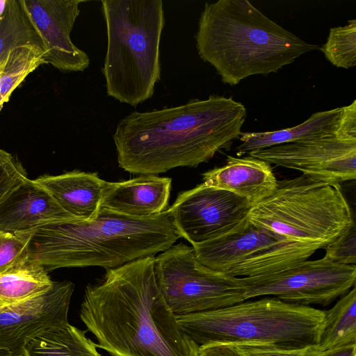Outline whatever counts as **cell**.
<instances>
[{
    "mask_svg": "<svg viewBox=\"0 0 356 356\" xmlns=\"http://www.w3.org/2000/svg\"><path fill=\"white\" fill-rule=\"evenodd\" d=\"M245 106L211 95L184 104L134 111L120 120L113 134L118 162L137 175H157L177 167H197L239 139Z\"/></svg>",
    "mask_w": 356,
    "mask_h": 356,
    "instance_id": "1",
    "label": "cell"
},
{
    "mask_svg": "<svg viewBox=\"0 0 356 356\" xmlns=\"http://www.w3.org/2000/svg\"><path fill=\"white\" fill-rule=\"evenodd\" d=\"M154 256L107 269L87 286L80 318L112 356H199L156 282Z\"/></svg>",
    "mask_w": 356,
    "mask_h": 356,
    "instance_id": "2",
    "label": "cell"
},
{
    "mask_svg": "<svg viewBox=\"0 0 356 356\" xmlns=\"http://www.w3.org/2000/svg\"><path fill=\"white\" fill-rule=\"evenodd\" d=\"M179 238L168 210L136 218L101 208L92 220H61L32 229L28 259L47 270L87 266L107 270L161 253Z\"/></svg>",
    "mask_w": 356,
    "mask_h": 356,
    "instance_id": "3",
    "label": "cell"
},
{
    "mask_svg": "<svg viewBox=\"0 0 356 356\" xmlns=\"http://www.w3.org/2000/svg\"><path fill=\"white\" fill-rule=\"evenodd\" d=\"M200 58L224 83L277 72L300 56L319 49L270 19L247 0L205 3L195 34Z\"/></svg>",
    "mask_w": 356,
    "mask_h": 356,
    "instance_id": "4",
    "label": "cell"
},
{
    "mask_svg": "<svg viewBox=\"0 0 356 356\" xmlns=\"http://www.w3.org/2000/svg\"><path fill=\"white\" fill-rule=\"evenodd\" d=\"M279 240L291 265L307 260L355 222L339 184L302 175L277 181L275 190L247 216Z\"/></svg>",
    "mask_w": 356,
    "mask_h": 356,
    "instance_id": "5",
    "label": "cell"
},
{
    "mask_svg": "<svg viewBox=\"0 0 356 356\" xmlns=\"http://www.w3.org/2000/svg\"><path fill=\"white\" fill-rule=\"evenodd\" d=\"M325 316V311L311 306L267 297L175 317L198 347L257 345L293 350L318 345Z\"/></svg>",
    "mask_w": 356,
    "mask_h": 356,
    "instance_id": "6",
    "label": "cell"
},
{
    "mask_svg": "<svg viewBox=\"0 0 356 356\" xmlns=\"http://www.w3.org/2000/svg\"><path fill=\"white\" fill-rule=\"evenodd\" d=\"M107 33L102 73L109 97L136 106L151 98L161 77V0H103Z\"/></svg>",
    "mask_w": 356,
    "mask_h": 356,
    "instance_id": "7",
    "label": "cell"
},
{
    "mask_svg": "<svg viewBox=\"0 0 356 356\" xmlns=\"http://www.w3.org/2000/svg\"><path fill=\"white\" fill-rule=\"evenodd\" d=\"M157 286L175 315H185L231 306L245 300L239 278L202 264L194 250L183 243L172 245L154 257Z\"/></svg>",
    "mask_w": 356,
    "mask_h": 356,
    "instance_id": "8",
    "label": "cell"
},
{
    "mask_svg": "<svg viewBox=\"0 0 356 356\" xmlns=\"http://www.w3.org/2000/svg\"><path fill=\"white\" fill-rule=\"evenodd\" d=\"M238 278L245 289L246 300L272 296L289 303L325 306L355 286L356 266L341 264L323 257L276 273Z\"/></svg>",
    "mask_w": 356,
    "mask_h": 356,
    "instance_id": "9",
    "label": "cell"
},
{
    "mask_svg": "<svg viewBox=\"0 0 356 356\" xmlns=\"http://www.w3.org/2000/svg\"><path fill=\"white\" fill-rule=\"evenodd\" d=\"M248 155L300 171L314 181L341 185L356 178V131L276 145Z\"/></svg>",
    "mask_w": 356,
    "mask_h": 356,
    "instance_id": "10",
    "label": "cell"
},
{
    "mask_svg": "<svg viewBox=\"0 0 356 356\" xmlns=\"http://www.w3.org/2000/svg\"><path fill=\"white\" fill-rule=\"evenodd\" d=\"M252 207L241 196L202 183L179 193L167 210L179 237L193 245L231 230Z\"/></svg>",
    "mask_w": 356,
    "mask_h": 356,
    "instance_id": "11",
    "label": "cell"
},
{
    "mask_svg": "<svg viewBox=\"0 0 356 356\" xmlns=\"http://www.w3.org/2000/svg\"><path fill=\"white\" fill-rule=\"evenodd\" d=\"M74 284L54 282L47 291L31 298L0 305V348L12 356L44 332L68 323L67 315Z\"/></svg>",
    "mask_w": 356,
    "mask_h": 356,
    "instance_id": "12",
    "label": "cell"
},
{
    "mask_svg": "<svg viewBox=\"0 0 356 356\" xmlns=\"http://www.w3.org/2000/svg\"><path fill=\"white\" fill-rule=\"evenodd\" d=\"M45 49L44 64L63 72H82L90 65L87 54L71 40L82 0H23Z\"/></svg>",
    "mask_w": 356,
    "mask_h": 356,
    "instance_id": "13",
    "label": "cell"
},
{
    "mask_svg": "<svg viewBox=\"0 0 356 356\" xmlns=\"http://www.w3.org/2000/svg\"><path fill=\"white\" fill-rule=\"evenodd\" d=\"M343 131H356V100L343 107L313 113L302 123L290 128L264 132H242L237 156L286 143L317 140Z\"/></svg>",
    "mask_w": 356,
    "mask_h": 356,
    "instance_id": "14",
    "label": "cell"
},
{
    "mask_svg": "<svg viewBox=\"0 0 356 356\" xmlns=\"http://www.w3.org/2000/svg\"><path fill=\"white\" fill-rule=\"evenodd\" d=\"M76 219L51 194L28 177L0 204V229L19 232L61 220Z\"/></svg>",
    "mask_w": 356,
    "mask_h": 356,
    "instance_id": "15",
    "label": "cell"
},
{
    "mask_svg": "<svg viewBox=\"0 0 356 356\" xmlns=\"http://www.w3.org/2000/svg\"><path fill=\"white\" fill-rule=\"evenodd\" d=\"M171 179L145 175L118 182H106L101 208L122 215L149 218L168 204Z\"/></svg>",
    "mask_w": 356,
    "mask_h": 356,
    "instance_id": "16",
    "label": "cell"
},
{
    "mask_svg": "<svg viewBox=\"0 0 356 356\" xmlns=\"http://www.w3.org/2000/svg\"><path fill=\"white\" fill-rule=\"evenodd\" d=\"M203 184L246 199L252 206L269 196L277 180L270 164L250 156H228L225 165L202 174Z\"/></svg>",
    "mask_w": 356,
    "mask_h": 356,
    "instance_id": "17",
    "label": "cell"
},
{
    "mask_svg": "<svg viewBox=\"0 0 356 356\" xmlns=\"http://www.w3.org/2000/svg\"><path fill=\"white\" fill-rule=\"evenodd\" d=\"M58 205L76 219L92 220L101 209L106 181L97 173L79 170L35 179Z\"/></svg>",
    "mask_w": 356,
    "mask_h": 356,
    "instance_id": "18",
    "label": "cell"
},
{
    "mask_svg": "<svg viewBox=\"0 0 356 356\" xmlns=\"http://www.w3.org/2000/svg\"><path fill=\"white\" fill-rule=\"evenodd\" d=\"M86 332L69 323L55 327L27 343L21 356H101Z\"/></svg>",
    "mask_w": 356,
    "mask_h": 356,
    "instance_id": "19",
    "label": "cell"
},
{
    "mask_svg": "<svg viewBox=\"0 0 356 356\" xmlns=\"http://www.w3.org/2000/svg\"><path fill=\"white\" fill-rule=\"evenodd\" d=\"M54 284L47 270L28 259L0 275V305L40 294Z\"/></svg>",
    "mask_w": 356,
    "mask_h": 356,
    "instance_id": "20",
    "label": "cell"
},
{
    "mask_svg": "<svg viewBox=\"0 0 356 356\" xmlns=\"http://www.w3.org/2000/svg\"><path fill=\"white\" fill-rule=\"evenodd\" d=\"M318 345L321 352L356 344V289H353L327 311Z\"/></svg>",
    "mask_w": 356,
    "mask_h": 356,
    "instance_id": "21",
    "label": "cell"
},
{
    "mask_svg": "<svg viewBox=\"0 0 356 356\" xmlns=\"http://www.w3.org/2000/svg\"><path fill=\"white\" fill-rule=\"evenodd\" d=\"M25 45L39 47L45 51L23 0H8L0 17V60L10 51Z\"/></svg>",
    "mask_w": 356,
    "mask_h": 356,
    "instance_id": "22",
    "label": "cell"
},
{
    "mask_svg": "<svg viewBox=\"0 0 356 356\" xmlns=\"http://www.w3.org/2000/svg\"><path fill=\"white\" fill-rule=\"evenodd\" d=\"M45 51L39 47H17L0 60V111L13 90L38 67L44 64Z\"/></svg>",
    "mask_w": 356,
    "mask_h": 356,
    "instance_id": "23",
    "label": "cell"
},
{
    "mask_svg": "<svg viewBox=\"0 0 356 356\" xmlns=\"http://www.w3.org/2000/svg\"><path fill=\"white\" fill-rule=\"evenodd\" d=\"M330 29L326 42L319 49L337 67L349 69L356 65V19Z\"/></svg>",
    "mask_w": 356,
    "mask_h": 356,
    "instance_id": "24",
    "label": "cell"
},
{
    "mask_svg": "<svg viewBox=\"0 0 356 356\" xmlns=\"http://www.w3.org/2000/svg\"><path fill=\"white\" fill-rule=\"evenodd\" d=\"M32 230L12 232L0 229V275L28 259Z\"/></svg>",
    "mask_w": 356,
    "mask_h": 356,
    "instance_id": "25",
    "label": "cell"
},
{
    "mask_svg": "<svg viewBox=\"0 0 356 356\" xmlns=\"http://www.w3.org/2000/svg\"><path fill=\"white\" fill-rule=\"evenodd\" d=\"M325 256L336 263L345 265L356 264V227L351 225L325 248Z\"/></svg>",
    "mask_w": 356,
    "mask_h": 356,
    "instance_id": "26",
    "label": "cell"
},
{
    "mask_svg": "<svg viewBox=\"0 0 356 356\" xmlns=\"http://www.w3.org/2000/svg\"><path fill=\"white\" fill-rule=\"evenodd\" d=\"M236 348L241 356H318L321 353L318 346L301 349H281L257 345H237Z\"/></svg>",
    "mask_w": 356,
    "mask_h": 356,
    "instance_id": "27",
    "label": "cell"
},
{
    "mask_svg": "<svg viewBox=\"0 0 356 356\" xmlns=\"http://www.w3.org/2000/svg\"><path fill=\"white\" fill-rule=\"evenodd\" d=\"M27 178L21 163L14 157L0 165V204L17 186Z\"/></svg>",
    "mask_w": 356,
    "mask_h": 356,
    "instance_id": "28",
    "label": "cell"
},
{
    "mask_svg": "<svg viewBox=\"0 0 356 356\" xmlns=\"http://www.w3.org/2000/svg\"><path fill=\"white\" fill-rule=\"evenodd\" d=\"M199 356H241L236 348L230 345L213 344L199 347Z\"/></svg>",
    "mask_w": 356,
    "mask_h": 356,
    "instance_id": "29",
    "label": "cell"
},
{
    "mask_svg": "<svg viewBox=\"0 0 356 356\" xmlns=\"http://www.w3.org/2000/svg\"><path fill=\"white\" fill-rule=\"evenodd\" d=\"M318 356H356V344L321 352Z\"/></svg>",
    "mask_w": 356,
    "mask_h": 356,
    "instance_id": "30",
    "label": "cell"
},
{
    "mask_svg": "<svg viewBox=\"0 0 356 356\" xmlns=\"http://www.w3.org/2000/svg\"><path fill=\"white\" fill-rule=\"evenodd\" d=\"M13 157L10 153L0 149V165L8 162Z\"/></svg>",
    "mask_w": 356,
    "mask_h": 356,
    "instance_id": "31",
    "label": "cell"
},
{
    "mask_svg": "<svg viewBox=\"0 0 356 356\" xmlns=\"http://www.w3.org/2000/svg\"><path fill=\"white\" fill-rule=\"evenodd\" d=\"M8 0H0V17L3 13L6 5H7Z\"/></svg>",
    "mask_w": 356,
    "mask_h": 356,
    "instance_id": "32",
    "label": "cell"
},
{
    "mask_svg": "<svg viewBox=\"0 0 356 356\" xmlns=\"http://www.w3.org/2000/svg\"><path fill=\"white\" fill-rule=\"evenodd\" d=\"M0 356H12L11 353L0 348Z\"/></svg>",
    "mask_w": 356,
    "mask_h": 356,
    "instance_id": "33",
    "label": "cell"
}]
</instances>
